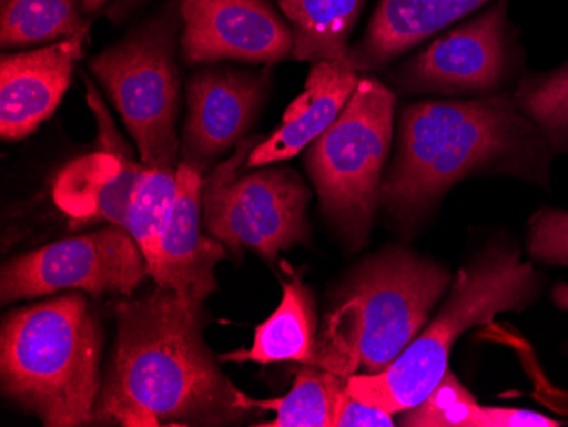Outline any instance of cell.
I'll return each instance as SVG.
<instances>
[{
	"label": "cell",
	"instance_id": "cell-1",
	"mask_svg": "<svg viewBox=\"0 0 568 427\" xmlns=\"http://www.w3.org/2000/svg\"><path fill=\"white\" fill-rule=\"evenodd\" d=\"M113 359L94 423L124 427L226 426L251 409L203 339V307L171 289L116 305Z\"/></svg>",
	"mask_w": 568,
	"mask_h": 427
},
{
	"label": "cell",
	"instance_id": "cell-2",
	"mask_svg": "<svg viewBox=\"0 0 568 427\" xmlns=\"http://www.w3.org/2000/svg\"><path fill=\"white\" fill-rule=\"evenodd\" d=\"M548 145L509 95L419 101L398 118L397 152L379 186V205L400 222L429 212L468 175L526 174L545 165Z\"/></svg>",
	"mask_w": 568,
	"mask_h": 427
},
{
	"label": "cell",
	"instance_id": "cell-3",
	"mask_svg": "<svg viewBox=\"0 0 568 427\" xmlns=\"http://www.w3.org/2000/svg\"><path fill=\"white\" fill-rule=\"evenodd\" d=\"M449 283L446 267L408 248L368 257L325 314L312 365L343 378L383 372L419 336Z\"/></svg>",
	"mask_w": 568,
	"mask_h": 427
},
{
	"label": "cell",
	"instance_id": "cell-4",
	"mask_svg": "<svg viewBox=\"0 0 568 427\" xmlns=\"http://www.w3.org/2000/svg\"><path fill=\"white\" fill-rule=\"evenodd\" d=\"M102 333L88 298L67 293L6 315L2 390L48 427L94 423Z\"/></svg>",
	"mask_w": 568,
	"mask_h": 427
},
{
	"label": "cell",
	"instance_id": "cell-5",
	"mask_svg": "<svg viewBox=\"0 0 568 427\" xmlns=\"http://www.w3.org/2000/svg\"><path fill=\"white\" fill-rule=\"evenodd\" d=\"M539 292V274L516 248L493 247L463 267L436 317L395 362L375 375L347 378V392L368 406L400 414L424 400L448 372L456 340L504 312H523Z\"/></svg>",
	"mask_w": 568,
	"mask_h": 427
},
{
	"label": "cell",
	"instance_id": "cell-6",
	"mask_svg": "<svg viewBox=\"0 0 568 427\" xmlns=\"http://www.w3.org/2000/svg\"><path fill=\"white\" fill-rule=\"evenodd\" d=\"M181 0L168 4L91 60L95 79L106 89L145 167L178 169L181 106L175 52L183 34Z\"/></svg>",
	"mask_w": 568,
	"mask_h": 427
},
{
	"label": "cell",
	"instance_id": "cell-7",
	"mask_svg": "<svg viewBox=\"0 0 568 427\" xmlns=\"http://www.w3.org/2000/svg\"><path fill=\"white\" fill-rule=\"evenodd\" d=\"M394 118L395 95L366 75L331 129L306 150L305 167L322 212L353 248L365 244L372 231Z\"/></svg>",
	"mask_w": 568,
	"mask_h": 427
},
{
	"label": "cell",
	"instance_id": "cell-8",
	"mask_svg": "<svg viewBox=\"0 0 568 427\" xmlns=\"http://www.w3.org/2000/svg\"><path fill=\"white\" fill-rule=\"evenodd\" d=\"M261 136L235 146L229 161L203 177V223L213 237L235 253L251 248L277 261L281 251L308 238V187L290 167H267L239 175Z\"/></svg>",
	"mask_w": 568,
	"mask_h": 427
},
{
	"label": "cell",
	"instance_id": "cell-9",
	"mask_svg": "<svg viewBox=\"0 0 568 427\" xmlns=\"http://www.w3.org/2000/svg\"><path fill=\"white\" fill-rule=\"evenodd\" d=\"M149 276L145 257L132 235L120 225H108L81 237L22 254L2 267V304L63 289L91 295H132Z\"/></svg>",
	"mask_w": 568,
	"mask_h": 427
},
{
	"label": "cell",
	"instance_id": "cell-10",
	"mask_svg": "<svg viewBox=\"0 0 568 427\" xmlns=\"http://www.w3.org/2000/svg\"><path fill=\"white\" fill-rule=\"evenodd\" d=\"M181 57L190 65L237 60L281 62L293 55L295 34L267 0H181Z\"/></svg>",
	"mask_w": 568,
	"mask_h": 427
},
{
	"label": "cell",
	"instance_id": "cell-11",
	"mask_svg": "<svg viewBox=\"0 0 568 427\" xmlns=\"http://www.w3.org/2000/svg\"><path fill=\"white\" fill-rule=\"evenodd\" d=\"M507 0L453 28L412 57L402 88L437 94H485L499 88L507 63Z\"/></svg>",
	"mask_w": 568,
	"mask_h": 427
},
{
	"label": "cell",
	"instance_id": "cell-12",
	"mask_svg": "<svg viewBox=\"0 0 568 427\" xmlns=\"http://www.w3.org/2000/svg\"><path fill=\"white\" fill-rule=\"evenodd\" d=\"M267 92L264 73L206 67L187 82L181 162L203 169L244 142Z\"/></svg>",
	"mask_w": 568,
	"mask_h": 427
},
{
	"label": "cell",
	"instance_id": "cell-13",
	"mask_svg": "<svg viewBox=\"0 0 568 427\" xmlns=\"http://www.w3.org/2000/svg\"><path fill=\"white\" fill-rule=\"evenodd\" d=\"M85 88L89 108L98 120L101 149L62 169L53 184V201L73 220L108 222L124 228L145 165L142 167L133 161L132 150L114 129L101 95L89 79Z\"/></svg>",
	"mask_w": 568,
	"mask_h": 427
},
{
	"label": "cell",
	"instance_id": "cell-14",
	"mask_svg": "<svg viewBox=\"0 0 568 427\" xmlns=\"http://www.w3.org/2000/svg\"><path fill=\"white\" fill-rule=\"evenodd\" d=\"M203 175L190 164L178 165V196L162 234L159 256L150 276L155 285L171 289L187 304L203 307L216 288L215 270L225 260V244L206 237L203 222Z\"/></svg>",
	"mask_w": 568,
	"mask_h": 427
},
{
	"label": "cell",
	"instance_id": "cell-15",
	"mask_svg": "<svg viewBox=\"0 0 568 427\" xmlns=\"http://www.w3.org/2000/svg\"><path fill=\"white\" fill-rule=\"evenodd\" d=\"M89 31L0 59V135L22 140L55 113L84 53Z\"/></svg>",
	"mask_w": 568,
	"mask_h": 427
},
{
	"label": "cell",
	"instance_id": "cell-16",
	"mask_svg": "<svg viewBox=\"0 0 568 427\" xmlns=\"http://www.w3.org/2000/svg\"><path fill=\"white\" fill-rule=\"evenodd\" d=\"M359 79V72L343 60L315 62L305 91L286 110L273 135L252 150L245 167L277 164L308 149L343 113Z\"/></svg>",
	"mask_w": 568,
	"mask_h": 427
},
{
	"label": "cell",
	"instance_id": "cell-17",
	"mask_svg": "<svg viewBox=\"0 0 568 427\" xmlns=\"http://www.w3.org/2000/svg\"><path fill=\"white\" fill-rule=\"evenodd\" d=\"M487 2L493 0H379L365 37L351 47L347 63L356 72L382 69Z\"/></svg>",
	"mask_w": 568,
	"mask_h": 427
},
{
	"label": "cell",
	"instance_id": "cell-18",
	"mask_svg": "<svg viewBox=\"0 0 568 427\" xmlns=\"http://www.w3.org/2000/svg\"><path fill=\"white\" fill-rule=\"evenodd\" d=\"M290 279L283 283L281 304L266 322L255 329L251 349L223 355L222 362L271 363L292 362L312 365L317 344V312L308 286L303 285L295 271L283 263Z\"/></svg>",
	"mask_w": 568,
	"mask_h": 427
},
{
	"label": "cell",
	"instance_id": "cell-19",
	"mask_svg": "<svg viewBox=\"0 0 568 427\" xmlns=\"http://www.w3.org/2000/svg\"><path fill=\"white\" fill-rule=\"evenodd\" d=\"M295 34L293 59L300 62L349 57V34L365 0H276Z\"/></svg>",
	"mask_w": 568,
	"mask_h": 427
},
{
	"label": "cell",
	"instance_id": "cell-20",
	"mask_svg": "<svg viewBox=\"0 0 568 427\" xmlns=\"http://www.w3.org/2000/svg\"><path fill=\"white\" fill-rule=\"evenodd\" d=\"M347 378L318 368L303 365L296 373L292 390L274 400H255L242 394V404L247 409L274 410L276 419L254 424L261 427H332L335 406Z\"/></svg>",
	"mask_w": 568,
	"mask_h": 427
},
{
	"label": "cell",
	"instance_id": "cell-21",
	"mask_svg": "<svg viewBox=\"0 0 568 427\" xmlns=\"http://www.w3.org/2000/svg\"><path fill=\"white\" fill-rule=\"evenodd\" d=\"M82 0H0L2 48L51 43L89 31Z\"/></svg>",
	"mask_w": 568,
	"mask_h": 427
},
{
	"label": "cell",
	"instance_id": "cell-22",
	"mask_svg": "<svg viewBox=\"0 0 568 427\" xmlns=\"http://www.w3.org/2000/svg\"><path fill=\"white\" fill-rule=\"evenodd\" d=\"M175 196L178 169L145 167L133 193L124 228L142 251L149 273L158 261L159 245L168 227Z\"/></svg>",
	"mask_w": 568,
	"mask_h": 427
},
{
	"label": "cell",
	"instance_id": "cell-23",
	"mask_svg": "<svg viewBox=\"0 0 568 427\" xmlns=\"http://www.w3.org/2000/svg\"><path fill=\"white\" fill-rule=\"evenodd\" d=\"M513 99L551 149H568V63L523 79Z\"/></svg>",
	"mask_w": 568,
	"mask_h": 427
},
{
	"label": "cell",
	"instance_id": "cell-24",
	"mask_svg": "<svg viewBox=\"0 0 568 427\" xmlns=\"http://www.w3.org/2000/svg\"><path fill=\"white\" fill-rule=\"evenodd\" d=\"M400 424L407 427H484V407L448 369L420 404L400 413Z\"/></svg>",
	"mask_w": 568,
	"mask_h": 427
},
{
	"label": "cell",
	"instance_id": "cell-25",
	"mask_svg": "<svg viewBox=\"0 0 568 427\" xmlns=\"http://www.w3.org/2000/svg\"><path fill=\"white\" fill-rule=\"evenodd\" d=\"M528 251L532 260L568 266L567 210H539L528 228Z\"/></svg>",
	"mask_w": 568,
	"mask_h": 427
},
{
	"label": "cell",
	"instance_id": "cell-26",
	"mask_svg": "<svg viewBox=\"0 0 568 427\" xmlns=\"http://www.w3.org/2000/svg\"><path fill=\"white\" fill-rule=\"evenodd\" d=\"M394 414L357 400L346 388L341 392L332 427H394Z\"/></svg>",
	"mask_w": 568,
	"mask_h": 427
},
{
	"label": "cell",
	"instance_id": "cell-27",
	"mask_svg": "<svg viewBox=\"0 0 568 427\" xmlns=\"http://www.w3.org/2000/svg\"><path fill=\"white\" fill-rule=\"evenodd\" d=\"M544 414L506 407H484V427H560Z\"/></svg>",
	"mask_w": 568,
	"mask_h": 427
},
{
	"label": "cell",
	"instance_id": "cell-28",
	"mask_svg": "<svg viewBox=\"0 0 568 427\" xmlns=\"http://www.w3.org/2000/svg\"><path fill=\"white\" fill-rule=\"evenodd\" d=\"M149 0H114L113 4L106 9L108 19L113 22H121L128 18V16L135 12L136 9L142 8Z\"/></svg>",
	"mask_w": 568,
	"mask_h": 427
},
{
	"label": "cell",
	"instance_id": "cell-29",
	"mask_svg": "<svg viewBox=\"0 0 568 427\" xmlns=\"http://www.w3.org/2000/svg\"><path fill=\"white\" fill-rule=\"evenodd\" d=\"M554 304L561 311L568 312V285L558 283L554 288Z\"/></svg>",
	"mask_w": 568,
	"mask_h": 427
},
{
	"label": "cell",
	"instance_id": "cell-30",
	"mask_svg": "<svg viewBox=\"0 0 568 427\" xmlns=\"http://www.w3.org/2000/svg\"><path fill=\"white\" fill-rule=\"evenodd\" d=\"M111 2V0H82V4H84L85 14L92 16L94 12H98L99 9L104 8V6Z\"/></svg>",
	"mask_w": 568,
	"mask_h": 427
}]
</instances>
